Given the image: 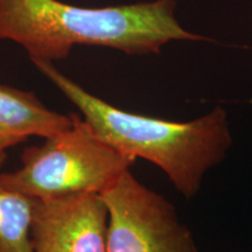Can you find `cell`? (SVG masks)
<instances>
[{
  "label": "cell",
  "instance_id": "1",
  "mask_svg": "<svg viewBox=\"0 0 252 252\" xmlns=\"http://www.w3.org/2000/svg\"><path fill=\"white\" fill-rule=\"evenodd\" d=\"M175 0L81 7L61 0H0V40L26 50L32 61L54 63L75 46H97L130 55L159 53L169 41L204 40L174 17Z\"/></svg>",
  "mask_w": 252,
  "mask_h": 252
},
{
  "label": "cell",
  "instance_id": "2",
  "mask_svg": "<svg viewBox=\"0 0 252 252\" xmlns=\"http://www.w3.org/2000/svg\"><path fill=\"white\" fill-rule=\"evenodd\" d=\"M37 70L80 111L103 141L134 161L152 162L186 198L198 193L204 175L224 160L232 145L220 106L190 122H171L125 111L87 91L54 63L34 60Z\"/></svg>",
  "mask_w": 252,
  "mask_h": 252
},
{
  "label": "cell",
  "instance_id": "3",
  "mask_svg": "<svg viewBox=\"0 0 252 252\" xmlns=\"http://www.w3.org/2000/svg\"><path fill=\"white\" fill-rule=\"evenodd\" d=\"M133 163L72 113L70 127L25 150L21 166L0 174V186L35 201L99 195Z\"/></svg>",
  "mask_w": 252,
  "mask_h": 252
},
{
  "label": "cell",
  "instance_id": "4",
  "mask_svg": "<svg viewBox=\"0 0 252 252\" xmlns=\"http://www.w3.org/2000/svg\"><path fill=\"white\" fill-rule=\"evenodd\" d=\"M99 195L108 209V252H198L174 206L131 168Z\"/></svg>",
  "mask_w": 252,
  "mask_h": 252
},
{
  "label": "cell",
  "instance_id": "5",
  "mask_svg": "<svg viewBox=\"0 0 252 252\" xmlns=\"http://www.w3.org/2000/svg\"><path fill=\"white\" fill-rule=\"evenodd\" d=\"M108 209L98 194L37 201L34 252H108Z\"/></svg>",
  "mask_w": 252,
  "mask_h": 252
},
{
  "label": "cell",
  "instance_id": "6",
  "mask_svg": "<svg viewBox=\"0 0 252 252\" xmlns=\"http://www.w3.org/2000/svg\"><path fill=\"white\" fill-rule=\"evenodd\" d=\"M71 124L72 113L50 110L32 91L0 84V168L15 145L31 137L45 139Z\"/></svg>",
  "mask_w": 252,
  "mask_h": 252
},
{
  "label": "cell",
  "instance_id": "7",
  "mask_svg": "<svg viewBox=\"0 0 252 252\" xmlns=\"http://www.w3.org/2000/svg\"><path fill=\"white\" fill-rule=\"evenodd\" d=\"M36 202L0 186V252H34L32 225Z\"/></svg>",
  "mask_w": 252,
  "mask_h": 252
}]
</instances>
